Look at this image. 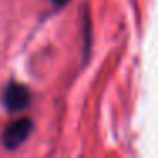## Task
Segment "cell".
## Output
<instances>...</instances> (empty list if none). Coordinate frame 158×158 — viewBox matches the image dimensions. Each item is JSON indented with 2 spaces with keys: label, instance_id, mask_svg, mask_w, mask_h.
Here are the masks:
<instances>
[{
  "label": "cell",
  "instance_id": "cell-1",
  "mask_svg": "<svg viewBox=\"0 0 158 158\" xmlns=\"http://www.w3.org/2000/svg\"><path fill=\"white\" fill-rule=\"evenodd\" d=\"M32 121L27 119V117H22V119H17L14 123H10L4 131V144L9 148V150H14V148L21 146L26 139L29 138V134L32 133Z\"/></svg>",
  "mask_w": 158,
  "mask_h": 158
},
{
  "label": "cell",
  "instance_id": "cell-2",
  "mask_svg": "<svg viewBox=\"0 0 158 158\" xmlns=\"http://www.w3.org/2000/svg\"><path fill=\"white\" fill-rule=\"evenodd\" d=\"M29 100H31V94H29V90L26 89L24 85L10 83V85L5 89L4 104L9 110H12V112L26 109V107L29 106Z\"/></svg>",
  "mask_w": 158,
  "mask_h": 158
},
{
  "label": "cell",
  "instance_id": "cell-3",
  "mask_svg": "<svg viewBox=\"0 0 158 158\" xmlns=\"http://www.w3.org/2000/svg\"><path fill=\"white\" fill-rule=\"evenodd\" d=\"M51 2H53V4H56V5H65L68 0H51Z\"/></svg>",
  "mask_w": 158,
  "mask_h": 158
}]
</instances>
